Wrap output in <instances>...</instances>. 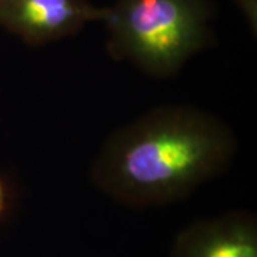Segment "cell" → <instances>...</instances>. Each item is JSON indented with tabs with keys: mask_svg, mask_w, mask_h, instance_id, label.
<instances>
[{
	"mask_svg": "<svg viewBox=\"0 0 257 257\" xmlns=\"http://www.w3.org/2000/svg\"><path fill=\"white\" fill-rule=\"evenodd\" d=\"M210 0H114L103 23L107 53L153 79H172L214 43Z\"/></svg>",
	"mask_w": 257,
	"mask_h": 257,
	"instance_id": "cell-2",
	"label": "cell"
},
{
	"mask_svg": "<svg viewBox=\"0 0 257 257\" xmlns=\"http://www.w3.org/2000/svg\"><path fill=\"white\" fill-rule=\"evenodd\" d=\"M236 2H237V5H239L240 8H241L243 3L246 2V5H244V15H246L248 20H250V25H251V19H253V23L256 25V10L251 9V6L256 8V0H236Z\"/></svg>",
	"mask_w": 257,
	"mask_h": 257,
	"instance_id": "cell-6",
	"label": "cell"
},
{
	"mask_svg": "<svg viewBox=\"0 0 257 257\" xmlns=\"http://www.w3.org/2000/svg\"><path fill=\"white\" fill-rule=\"evenodd\" d=\"M229 124L192 104H162L113 130L90 167V182L133 209L187 199L227 172L237 155Z\"/></svg>",
	"mask_w": 257,
	"mask_h": 257,
	"instance_id": "cell-1",
	"label": "cell"
},
{
	"mask_svg": "<svg viewBox=\"0 0 257 257\" xmlns=\"http://www.w3.org/2000/svg\"><path fill=\"white\" fill-rule=\"evenodd\" d=\"M106 12L90 0H0V28L29 46L40 47L103 22Z\"/></svg>",
	"mask_w": 257,
	"mask_h": 257,
	"instance_id": "cell-3",
	"label": "cell"
},
{
	"mask_svg": "<svg viewBox=\"0 0 257 257\" xmlns=\"http://www.w3.org/2000/svg\"><path fill=\"white\" fill-rule=\"evenodd\" d=\"M8 207H9V190H8L5 180L0 176V220L3 219L5 213L8 211Z\"/></svg>",
	"mask_w": 257,
	"mask_h": 257,
	"instance_id": "cell-5",
	"label": "cell"
},
{
	"mask_svg": "<svg viewBox=\"0 0 257 257\" xmlns=\"http://www.w3.org/2000/svg\"><path fill=\"white\" fill-rule=\"evenodd\" d=\"M169 257H257V219L236 210L192 221L176 234Z\"/></svg>",
	"mask_w": 257,
	"mask_h": 257,
	"instance_id": "cell-4",
	"label": "cell"
}]
</instances>
